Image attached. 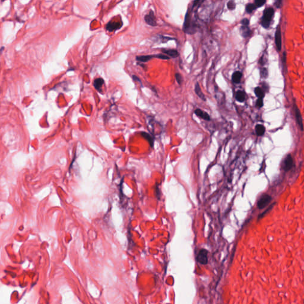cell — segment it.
<instances>
[{
  "label": "cell",
  "instance_id": "cell-2",
  "mask_svg": "<svg viewBox=\"0 0 304 304\" xmlns=\"http://www.w3.org/2000/svg\"><path fill=\"white\" fill-rule=\"evenodd\" d=\"M273 15H274V10L273 8L269 7L265 10L261 21V25L264 27L267 28L269 26L270 22L273 17Z\"/></svg>",
  "mask_w": 304,
  "mask_h": 304
},
{
  "label": "cell",
  "instance_id": "cell-3",
  "mask_svg": "<svg viewBox=\"0 0 304 304\" xmlns=\"http://www.w3.org/2000/svg\"><path fill=\"white\" fill-rule=\"evenodd\" d=\"M144 20H145L146 23L147 25L151 26L154 27L157 25L156 17L155 16V13L153 11L151 10L149 11V13L147 14H146V16H144Z\"/></svg>",
  "mask_w": 304,
  "mask_h": 304
},
{
  "label": "cell",
  "instance_id": "cell-29",
  "mask_svg": "<svg viewBox=\"0 0 304 304\" xmlns=\"http://www.w3.org/2000/svg\"><path fill=\"white\" fill-rule=\"evenodd\" d=\"M155 193H156V197H157V198L160 199L161 193H160V191H159V187H156V188H155Z\"/></svg>",
  "mask_w": 304,
  "mask_h": 304
},
{
  "label": "cell",
  "instance_id": "cell-20",
  "mask_svg": "<svg viewBox=\"0 0 304 304\" xmlns=\"http://www.w3.org/2000/svg\"><path fill=\"white\" fill-rule=\"evenodd\" d=\"M254 93L258 98L263 99V97L264 96V93L260 87H256L254 90Z\"/></svg>",
  "mask_w": 304,
  "mask_h": 304
},
{
  "label": "cell",
  "instance_id": "cell-9",
  "mask_svg": "<svg viewBox=\"0 0 304 304\" xmlns=\"http://www.w3.org/2000/svg\"><path fill=\"white\" fill-rule=\"evenodd\" d=\"M194 113L195 115L199 118H201L206 121H210V117L206 112L202 111L200 109H197L194 111Z\"/></svg>",
  "mask_w": 304,
  "mask_h": 304
},
{
  "label": "cell",
  "instance_id": "cell-21",
  "mask_svg": "<svg viewBox=\"0 0 304 304\" xmlns=\"http://www.w3.org/2000/svg\"><path fill=\"white\" fill-rule=\"evenodd\" d=\"M257 7L254 5V4H251V3L248 4L246 5V11L248 13L250 14V13H251Z\"/></svg>",
  "mask_w": 304,
  "mask_h": 304
},
{
  "label": "cell",
  "instance_id": "cell-19",
  "mask_svg": "<svg viewBox=\"0 0 304 304\" xmlns=\"http://www.w3.org/2000/svg\"><path fill=\"white\" fill-rule=\"evenodd\" d=\"M255 131L258 135L261 136L263 135L265 133V128L263 125L258 124L255 127Z\"/></svg>",
  "mask_w": 304,
  "mask_h": 304
},
{
  "label": "cell",
  "instance_id": "cell-14",
  "mask_svg": "<svg viewBox=\"0 0 304 304\" xmlns=\"http://www.w3.org/2000/svg\"><path fill=\"white\" fill-rule=\"evenodd\" d=\"M295 107H296V108H295V115H296V121H297V122H298L299 127H301V130L302 131L303 127L302 119V117H301V112H300L299 109L297 107H296V106H295Z\"/></svg>",
  "mask_w": 304,
  "mask_h": 304
},
{
  "label": "cell",
  "instance_id": "cell-4",
  "mask_svg": "<svg viewBox=\"0 0 304 304\" xmlns=\"http://www.w3.org/2000/svg\"><path fill=\"white\" fill-rule=\"evenodd\" d=\"M207 254H208V251L206 249H201L199 251L198 255H197V261L203 265L207 264L208 262Z\"/></svg>",
  "mask_w": 304,
  "mask_h": 304
},
{
  "label": "cell",
  "instance_id": "cell-17",
  "mask_svg": "<svg viewBox=\"0 0 304 304\" xmlns=\"http://www.w3.org/2000/svg\"><path fill=\"white\" fill-rule=\"evenodd\" d=\"M235 99L236 100L239 102H243L245 99V93L244 91L238 90L236 93L235 95Z\"/></svg>",
  "mask_w": 304,
  "mask_h": 304
},
{
  "label": "cell",
  "instance_id": "cell-1",
  "mask_svg": "<svg viewBox=\"0 0 304 304\" xmlns=\"http://www.w3.org/2000/svg\"><path fill=\"white\" fill-rule=\"evenodd\" d=\"M183 30L187 34H194L195 32V25L191 20L188 10L187 11L185 17Z\"/></svg>",
  "mask_w": 304,
  "mask_h": 304
},
{
  "label": "cell",
  "instance_id": "cell-30",
  "mask_svg": "<svg viewBox=\"0 0 304 304\" xmlns=\"http://www.w3.org/2000/svg\"><path fill=\"white\" fill-rule=\"evenodd\" d=\"M133 80H134V81H138V82H139V83H140V84H141V85L142 86V83H141V81L140 79H139V78L138 77H137V76H136V75H133Z\"/></svg>",
  "mask_w": 304,
  "mask_h": 304
},
{
  "label": "cell",
  "instance_id": "cell-8",
  "mask_svg": "<svg viewBox=\"0 0 304 304\" xmlns=\"http://www.w3.org/2000/svg\"><path fill=\"white\" fill-rule=\"evenodd\" d=\"M162 52L170 58H175L179 55L177 50L173 49H162Z\"/></svg>",
  "mask_w": 304,
  "mask_h": 304
},
{
  "label": "cell",
  "instance_id": "cell-28",
  "mask_svg": "<svg viewBox=\"0 0 304 304\" xmlns=\"http://www.w3.org/2000/svg\"><path fill=\"white\" fill-rule=\"evenodd\" d=\"M261 75H262L263 77H264V78L267 77V70H266L265 68H263V69L261 70Z\"/></svg>",
  "mask_w": 304,
  "mask_h": 304
},
{
  "label": "cell",
  "instance_id": "cell-24",
  "mask_svg": "<svg viewBox=\"0 0 304 304\" xmlns=\"http://www.w3.org/2000/svg\"><path fill=\"white\" fill-rule=\"evenodd\" d=\"M265 3V1H262V0H257L254 2V5L257 7H260L263 6Z\"/></svg>",
  "mask_w": 304,
  "mask_h": 304
},
{
  "label": "cell",
  "instance_id": "cell-31",
  "mask_svg": "<svg viewBox=\"0 0 304 304\" xmlns=\"http://www.w3.org/2000/svg\"><path fill=\"white\" fill-rule=\"evenodd\" d=\"M281 4H282V1H277L275 3V5H276L277 7H278V8H279V7H280Z\"/></svg>",
  "mask_w": 304,
  "mask_h": 304
},
{
  "label": "cell",
  "instance_id": "cell-5",
  "mask_svg": "<svg viewBox=\"0 0 304 304\" xmlns=\"http://www.w3.org/2000/svg\"><path fill=\"white\" fill-rule=\"evenodd\" d=\"M271 197L267 194H265L263 195L260 199L258 202V207L259 209H264L266 206H267L270 201H271Z\"/></svg>",
  "mask_w": 304,
  "mask_h": 304
},
{
  "label": "cell",
  "instance_id": "cell-11",
  "mask_svg": "<svg viewBox=\"0 0 304 304\" xmlns=\"http://www.w3.org/2000/svg\"><path fill=\"white\" fill-rule=\"evenodd\" d=\"M195 92L196 93V95L198 96L201 100H203V101H206V96H205V95H204V93L202 92L201 91V89L200 88V85L199 83L198 82H197L195 83Z\"/></svg>",
  "mask_w": 304,
  "mask_h": 304
},
{
  "label": "cell",
  "instance_id": "cell-18",
  "mask_svg": "<svg viewBox=\"0 0 304 304\" xmlns=\"http://www.w3.org/2000/svg\"><path fill=\"white\" fill-rule=\"evenodd\" d=\"M141 134L143 137L149 142L150 146L153 147V144H154V139L153 138V137H152L151 135H150L149 133H146V132H141Z\"/></svg>",
  "mask_w": 304,
  "mask_h": 304
},
{
  "label": "cell",
  "instance_id": "cell-12",
  "mask_svg": "<svg viewBox=\"0 0 304 304\" xmlns=\"http://www.w3.org/2000/svg\"><path fill=\"white\" fill-rule=\"evenodd\" d=\"M152 58H155V55H140L137 56L136 60L141 63H146Z\"/></svg>",
  "mask_w": 304,
  "mask_h": 304
},
{
  "label": "cell",
  "instance_id": "cell-7",
  "mask_svg": "<svg viewBox=\"0 0 304 304\" xmlns=\"http://www.w3.org/2000/svg\"><path fill=\"white\" fill-rule=\"evenodd\" d=\"M275 41L277 49L279 51H280L281 47H282V39H281V30L279 26L277 27L276 32Z\"/></svg>",
  "mask_w": 304,
  "mask_h": 304
},
{
  "label": "cell",
  "instance_id": "cell-10",
  "mask_svg": "<svg viewBox=\"0 0 304 304\" xmlns=\"http://www.w3.org/2000/svg\"><path fill=\"white\" fill-rule=\"evenodd\" d=\"M293 166V159L291 155L287 156L285 160L284 163V169L286 171H289Z\"/></svg>",
  "mask_w": 304,
  "mask_h": 304
},
{
  "label": "cell",
  "instance_id": "cell-23",
  "mask_svg": "<svg viewBox=\"0 0 304 304\" xmlns=\"http://www.w3.org/2000/svg\"><path fill=\"white\" fill-rule=\"evenodd\" d=\"M175 79H176V80H177V83H178L179 85H181L182 84V81H183L182 75L179 73H176L175 74Z\"/></svg>",
  "mask_w": 304,
  "mask_h": 304
},
{
  "label": "cell",
  "instance_id": "cell-22",
  "mask_svg": "<svg viewBox=\"0 0 304 304\" xmlns=\"http://www.w3.org/2000/svg\"><path fill=\"white\" fill-rule=\"evenodd\" d=\"M227 9L230 10H233L236 7V4L233 1H230L227 4Z\"/></svg>",
  "mask_w": 304,
  "mask_h": 304
},
{
  "label": "cell",
  "instance_id": "cell-6",
  "mask_svg": "<svg viewBox=\"0 0 304 304\" xmlns=\"http://www.w3.org/2000/svg\"><path fill=\"white\" fill-rule=\"evenodd\" d=\"M122 26H123L122 23L111 21V22H109L106 25V29L109 32H113L114 31V30L119 29V28L122 27Z\"/></svg>",
  "mask_w": 304,
  "mask_h": 304
},
{
  "label": "cell",
  "instance_id": "cell-26",
  "mask_svg": "<svg viewBox=\"0 0 304 304\" xmlns=\"http://www.w3.org/2000/svg\"><path fill=\"white\" fill-rule=\"evenodd\" d=\"M241 24L242 25V26H248L249 23V21L248 19H242L241 21Z\"/></svg>",
  "mask_w": 304,
  "mask_h": 304
},
{
  "label": "cell",
  "instance_id": "cell-16",
  "mask_svg": "<svg viewBox=\"0 0 304 304\" xmlns=\"http://www.w3.org/2000/svg\"><path fill=\"white\" fill-rule=\"evenodd\" d=\"M242 74L241 72H240L239 71H235L232 74V81L233 83H237V84H238V83H240L241 78H242Z\"/></svg>",
  "mask_w": 304,
  "mask_h": 304
},
{
  "label": "cell",
  "instance_id": "cell-15",
  "mask_svg": "<svg viewBox=\"0 0 304 304\" xmlns=\"http://www.w3.org/2000/svg\"><path fill=\"white\" fill-rule=\"evenodd\" d=\"M240 33L243 37H247L251 34V30L248 27V26H242L240 28Z\"/></svg>",
  "mask_w": 304,
  "mask_h": 304
},
{
  "label": "cell",
  "instance_id": "cell-27",
  "mask_svg": "<svg viewBox=\"0 0 304 304\" xmlns=\"http://www.w3.org/2000/svg\"><path fill=\"white\" fill-rule=\"evenodd\" d=\"M257 106H258V107H259V108L262 107V106H263V99H261V98H258V99L257 101Z\"/></svg>",
  "mask_w": 304,
  "mask_h": 304
},
{
  "label": "cell",
  "instance_id": "cell-13",
  "mask_svg": "<svg viewBox=\"0 0 304 304\" xmlns=\"http://www.w3.org/2000/svg\"><path fill=\"white\" fill-rule=\"evenodd\" d=\"M104 80L102 78H97L94 81V83H93V86L95 87V88L97 90L99 91V92H100V91H101V89H102V87L103 86V85L104 84Z\"/></svg>",
  "mask_w": 304,
  "mask_h": 304
},
{
  "label": "cell",
  "instance_id": "cell-25",
  "mask_svg": "<svg viewBox=\"0 0 304 304\" xmlns=\"http://www.w3.org/2000/svg\"><path fill=\"white\" fill-rule=\"evenodd\" d=\"M161 37H162L161 39L162 40L163 43H166V42H168V41H171V40H175V39L173 37H166V36H161Z\"/></svg>",
  "mask_w": 304,
  "mask_h": 304
}]
</instances>
